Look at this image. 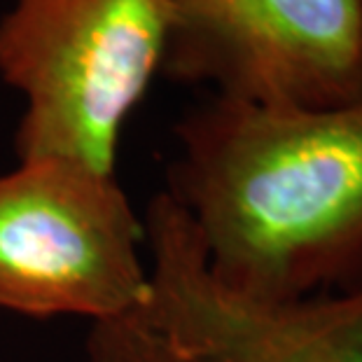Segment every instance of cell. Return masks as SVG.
<instances>
[{
	"label": "cell",
	"mask_w": 362,
	"mask_h": 362,
	"mask_svg": "<svg viewBox=\"0 0 362 362\" xmlns=\"http://www.w3.org/2000/svg\"><path fill=\"white\" fill-rule=\"evenodd\" d=\"M166 194L211 274L259 299L362 285V101L299 110L211 96L175 127Z\"/></svg>",
	"instance_id": "6da1fadb"
},
{
	"label": "cell",
	"mask_w": 362,
	"mask_h": 362,
	"mask_svg": "<svg viewBox=\"0 0 362 362\" xmlns=\"http://www.w3.org/2000/svg\"><path fill=\"white\" fill-rule=\"evenodd\" d=\"M145 225L115 173L19 159L0 173V311L112 320L148 292Z\"/></svg>",
	"instance_id": "277c9868"
},
{
	"label": "cell",
	"mask_w": 362,
	"mask_h": 362,
	"mask_svg": "<svg viewBox=\"0 0 362 362\" xmlns=\"http://www.w3.org/2000/svg\"><path fill=\"white\" fill-rule=\"evenodd\" d=\"M148 292L91 325L87 362H362V285L259 299L220 283L180 206L161 192L143 218Z\"/></svg>",
	"instance_id": "7a4b0ae2"
},
{
	"label": "cell",
	"mask_w": 362,
	"mask_h": 362,
	"mask_svg": "<svg viewBox=\"0 0 362 362\" xmlns=\"http://www.w3.org/2000/svg\"><path fill=\"white\" fill-rule=\"evenodd\" d=\"M161 75L232 101H362V0H171Z\"/></svg>",
	"instance_id": "5b68a950"
},
{
	"label": "cell",
	"mask_w": 362,
	"mask_h": 362,
	"mask_svg": "<svg viewBox=\"0 0 362 362\" xmlns=\"http://www.w3.org/2000/svg\"><path fill=\"white\" fill-rule=\"evenodd\" d=\"M171 0H17L0 19V75L24 96L19 159L115 173L124 122L161 71Z\"/></svg>",
	"instance_id": "3957f363"
}]
</instances>
